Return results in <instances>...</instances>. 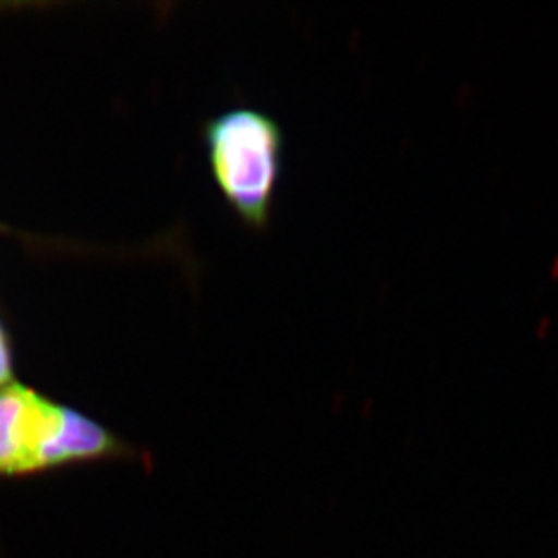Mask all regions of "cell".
Segmentation results:
<instances>
[{"instance_id":"1","label":"cell","mask_w":558,"mask_h":558,"mask_svg":"<svg viewBox=\"0 0 558 558\" xmlns=\"http://www.w3.org/2000/svg\"><path fill=\"white\" fill-rule=\"evenodd\" d=\"M125 453V445L90 417L24 385L0 387V477H24Z\"/></svg>"},{"instance_id":"2","label":"cell","mask_w":558,"mask_h":558,"mask_svg":"<svg viewBox=\"0 0 558 558\" xmlns=\"http://www.w3.org/2000/svg\"><path fill=\"white\" fill-rule=\"evenodd\" d=\"M206 147L217 185L233 210L250 227H266L284 154L277 120L248 107L222 112L206 125Z\"/></svg>"},{"instance_id":"3","label":"cell","mask_w":558,"mask_h":558,"mask_svg":"<svg viewBox=\"0 0 558 558\" xmlns=\"http://www.w3.org/2000/svg\"><path fill=\"white\" fill-rule=\"evenodd\" d=\"M11 371H13V360H11L10 338L0 324V387H4L10 381Z\"/></svg>"}]
</instances>
